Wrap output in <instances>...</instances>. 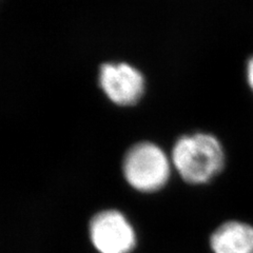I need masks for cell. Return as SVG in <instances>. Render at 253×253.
Wrapping results in <instances>:
<instances>
[{
	"mask_svg": "<svg viewBox=\"0 0 253 253\" xmlns=\"http://www.w3.org/2000/svg\"><path fill=\"white\" fill-rule=\"evenodd\" d=\"M247 81L253 91V57H251L247 63Z\"/></svg>",
	"mask_w": 253,
	"mask_h": 253,
	"instance_id": "8992f818",
	"label": "cell"
},
{
	"mask_svg": "<svg viewBox=\"0 0 253 253\" xmlns=\"http://www.w3.org/2000/svg\"><path fill=\"white\" fill-rule=\"evenodd\" d=\"M172 163L187 183L205 184L223 169L225 153L215 136L196 133L176 141L172 150Z\"/></svg>",
	"mask_w": 253,
	"mask_h": 253,
	"instance_id": "6da1fadb",
	"label": "cell"
},
{
	"mask_svg": "<svg viewBox=\"0 0 253 253\" xmlns=\"http://www.w3.org/2000/svg\"><path fill=\"white\" fill-rule=\"evenodd\" d=\"M214 253H253V227L240 221H227L211 236Z\"/></svg>",
	"mask_w": 253,
	"mask_h": 253,
	"instance_id": "5b68a950",
	"label": "cell"
},
{
	"mask_svg": "<svg viewBox=\"0 0 253 253\" xmlns=\"http://www.w3.org/2000/svg\"><path fill=\"white\" fill-rule=\"evenodd\" d=\"M126 181L140 192H154L167 183L170 162L163 150L152 142H140L126 154L123 165Z\"/></svg>",
	"mask_w": 253,
	"mask_h": 253,
	"instance_id": "7a4b0ae2",
	"label": "cell"
},
{
	"mask_svg": "<svg viewBox=\"0 0 253 253\" xmlns=\"http://www.w3.org/2000/svg\"><path fill=\"white\" fill-rule=\"evenodd\" d=\"M99 84L108 98L118 106L136 104L145 91L144 76L128 63L102 65Z\"/></svg>",
	"mask_w": 253,
	"mask_h": 253,
	"instance_id": "277c9868",
	"label": "cell"
},
{
	"mask_svg": "<svg viewBox=\"0 0 253 253\" xmlns=\"http://www.w3.org/2000/svg\"><path fill=\"white\" fill-rule=\"evenodd\" d=\"M91 241L100 253H129L135 246V233L120 211L107 210L90 224Z\"/></svg>",
	"mask_w": 253,
	"mask_h": 253,
	"instance_id": "3957f363",
	"label": "cell"
}]
</instances>
